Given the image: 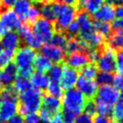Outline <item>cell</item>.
Masks as SVG:
<instances>
[{
	"mask_svg": "<svg viewBox=\"0 0 123 123\" xmlns=\"http://www.w3.org/2000/svg\"><path fill=\"white\" fill-rule=\"evenodd\" d=\"M36 56L34 49L27 46L20 47L14 55V64L17 68V75L29 78L33 73V60Z\"/></svg>",
	"mask_w": 123,
	"mask_h": 123,
	"instance_id": "obj_1",
	"label": "cell"
},
{
	"mask_svg": "<svg viewBox=\"0 0 123 123\" xmlns=\"http://www.w3.org/2000/svg\"><path fill=\"white\" fill-rule=\"evenodd\" d=\"M42 92L34 88H30L19 95L20 103H18V112L22 116L31 112H37L41 107Z\"/></svg>",
	"mask_w": 123,
	"mask_h": 123,
	"instance_id": "obj_2",
	"label": "cell"
},
{
	"mask_svg": "<svg viewBox=\"0 0 123 123\" xmlns=\"http://www.w3.org/2000/svg\"><path fill=\"white\" fill-rule=\"evenodd\" d=\"M87 99L82 92L76 88L67 90L62 95L61 106L63 111H67L74 113L75 115H79L84 111V107Z\"/></svg>",
	"mask_w": 123,
	"mask_h": 123,
	"instance_id": "obj_3",
	"label": "cell"
},
{
	"mask_svg": "<svg viewBox=\"0 0 123 123\" xmlns=\"http://www.w3.org/2000/svg\"><path fill=\"white\" fill-rule=\"evenodd\" d=\"M55 13V28L58 31H66L69 24L75 21L76 16V8L71 5L53 3Z\"/></svg>",
	"mask_w": 123,
	"mask_h": 123,
	"instance_id": "obj_4",
	"label": "cell"
},
{
	"mask_svg": "<svg viewBox=\"0 0 123 123\" xmlns=\"http://www.w3.org/2000/svg\"><path fill=\"white\" fill-rule=\"evenodd\" d=\"M31 31L42 44H46L49 42L55 33V25L51 21L42 17L38 18L32 23Z\"/></svg>",
	"mask_w": 123,
	"mask_h": 123,
	"instance_id": "obj_5",
	"label": "cell"
},
{
	"mask_svg": "<svg viewBox=\"0 0 123 123\" xmlns=\"http://www.w3.org/2000/svg\"><path fill=\"white\" fill-rule=\"evenodd\" d=\"M101 49L102 50L99 51V56L95 62L98 71L113 73L116 70V52L110 46H104Z\"/></svg>",
	"mask_w": 123,
	"mask_h": 123,
	"instance_id": "obj_6",
	"label": "cell"
},
{
	"mask_svg": "<svg viewBox=\"0 0 123 123\" xmlns=\"http://www.w3.org/2000/svg\"><path fill=\"white\" fill-rule=\"evenodd\" d=\"M120 94V91H118L112 85H104L98 87L95 96L107 104L113 106L119 102Z\"/></svg>",
	"mask_w": 123,
	"mask_h": 123,
	"instance_id": "obj_7",
	"label": "cell"
},
{
	"mask_svg": "<svg viewBox=\"0 0 123 123\" xmlns=\"http://www.w3.org/2000/svg\"><path fill=\"white\" fill-rule=\"evenodd\" d=\"M17 31V33L20 37L21 41H24L25 46H27V47L32 49L34 50L40 49L42 47V43L33 34L30 25H28L27 24H23Z\"/></svg>",
	"mask_w": 123,
	"mask_h": 123,
	"instance_id": "obj_8",
	"label": "cell"
},
{
	"mask_svg": "<svg viewBox=\"0 0 123 123\" xmlns=\"http://www.w3.org/2000/svg\"><path fill=\"white\" fill-rule=\"evenodd\" d=\"M92 18L95 22L108 23L110 24L116 18L115 6L111 3H104L95 13L92 14Z\"/></svg>",
	"mask_w": 123,
	"mask_h": 123,
	"instance_id": "obj_9",
	"label": "cell"
},
{
	"mask_svg": "<svg viewBox=\"0 0 123 123\" xmlns=\"http://www.w3.org/2000/svg\"><path fill=\"white\" fill-rule=\"evenodd\" d=\"M76 89H78L86 99H92L96 95V92L98 89V85L95 80H90L83 77L82 75H79L76 84Z\"/></svg>",
	"mask_w": 123,
	"mask_h": 123,
	"instance_id": "obj_10",
	"label": "cell"
},
{
	"mask_svg": "<svg viewBox=\"0 0 123 123\" xmlns=\"http://www.w3.org/2000/svg\"><path fill=\"white\" fill-rule=\"evenodd\" d=\"M41 49V54L44 55L46 58H48L52 63L60 64L65 60L66 51L63 49L56 47L49 43L44 44V46H42Z\"/></svg>",
	"mask_w": 123,
	"mask_h": 123,
	"instance_id": "obj_11",
	"label": "cell"
},
{
	"mask_svg": "<svg viewBox=\"0 0 123 123\" xmlns=\"http://www.w3.org/2000/svg\"><path fill=\"white\" fill-rule=\"evenodd\" d=\"M0 22H2L10 31L18 30L22 25V20L11 8H6L0 12Z\"/></svg>",
	"mask_w": 123,
	"mask_h": 123,
	"instance_id": "obj_12",
	"label": "cell"
},
{
	"mask_svg": "<svg viewBox=\"0 0 123 123\" xmlns=\"http://www.w3.org/2000/svg\"><path fill=\"white\" fill-rule=\"evenodd\" d=\"M78 71L76 69L71 68L68 66H63V71L59 80V85L63 90H69L75 88L77 78H78Z\"/></svg>",
	"mask_w": 123,
	"mask_h": 123,
	"instance_id": "obj_13",
	"label": "cell"
},
{
	"mask_svg": "<svg viewBox=\"0 0 123 123\" xmlns=\"http://www.w3.org/2000/svg\"><path fill=\"white\" fill-rule=\"evenodd\" d=\"M66 66L74 69H81L89 64L87 53L84 51H75L68 54L65 58Z\"/></svg>",
	"mask_w": 123,
	"mask_h": 123,
	"instance_id": "obj_14",
	"label": "cell"
},
{
	"mask_svg": "<svg viewBox=\"0 0 123 123\" xmlns=\"http://www.w3.org/2000/svg\"><path fill=\"white\" fill-rule=\"evenodd\" d=\"M21 39L17 32L15 31H9L8 33L5 35L1 40V44L3 47V49L8 50V51L15 52L20 48Z\"/></svg>",
	"mask_w": 123,
	"mask_h": 123,
	"instance_id": "obj_15",
	"label": "cell"
},
{
	"mask_svg": "<svg viewBox=\"0 0 123 123\" xmlns=\"http://www.w3.org/2000/svg\"><path fill=\"white\" fill-rule=\"evenodd\" d=\"M41 108L46 110L50 114L54 115L56 113L59 112V110L61 108V102H60L59 98H57L55 96L46 93V94L42 95Z\"/></svg>",
	"mask_w": 123,
	"mask_h": 123,
	"instance_id": "obj_16",
	"label": "cell"
},
{
	"mask_svg": "<svg viewBox=\"0 0 123 123\" xmlns=\"http://www.w3.org/2000/svg\"><path fill=\"white\" fill-rule=\"evenodd\" d=\"M17 75V68L14 63H9L0 70V81L3 86H10Z\"/></svg>",
	"mask_w": 123,
	"mask_h": 123,
	"instance_id": "obj_17",
	"label": "cell"
},
{
	"mask_svg": "<svg viewBox=\"0 0 123 123\" xmlns=\"http://www.w3.org/2000/svg\"><path fill=\"white\" fill-rule=\"evenodd\" d=\"M29 81L32 88L39 90V91H42L47 88L49 83V79L46 73L34 72L29 77Z\"/></svg>",
	"mask_w": 123,
	"mask_h": 123,
	"instance_id": "obj_18",
	"label": "cell"
},
{
	"mask_svg": "<svg viewBox=\"0 0 123 123\" xmlns=\"http://www.w3.org/2000/svg\"><path fill=\"white\" fill-rule=\"evenodd\" d=\"M105 3V0H78V6L88 14H93Z\"/></svg>",
	"mask_w": 123,
	"mask_h": 123,
	"instance_id": "obj_19",
	"label": "cell"
},
{
	"mask_svg": "<svg viewBox=\"0 0 123 123\" xmlns=\"http://www.w3.org/2000/svg\"><path fill=\"white\" fill-rule=\"evenodd\" d=\"M52 62L46 58L44 55L36 54L35 58L33 60V69L36 70V72H41V73H47L51 68Z\"/></svg>",
	"mask_w": 123,
	"mask_h": 123,
	"instance_id": "obj_20",
	"label": "cell"
},
{
	"mask_svg": "<svg viewBox=\"0 0 123 123\" xmlns=\"http://www.w3.org/2000/svg\"><path fill=\"white\" fill-rule=\"evenodd\" d=\"M31 7V3L28 0H16V2L13 5V10L21 20H24Z\"/></svg>",
	"mask_w": 123,
	"mask_h": 123,
	"instance_id": "obj_21",
	"label": "cell"
},
{
	"mask_svg": "<svg viewBox=\"0 0 123 123\" xmlns=\"http://www.w3.org/2000/svg\"><path fill=\"white\" fill-rule=\"evenodd\" d=\"M11 86H12V88L14 89V92H16L17 94H19V95H20L21 93L26 92L30 88H31L29 78L23 77V76H20V75H16L14 83L12 84Z\"/></svg>",
	"mask_w": 123,
	"mask_h": 123,
	"instance_id": "obj_22",
	"label": "cell"
},
{
	"mask_svg": "<svg viewBox=\"0 0 123 123\" xmlns=\"http://www.w3.org/2000/svg\"><path fill=\"white\" fill-rule=\"evenodd\" d=\"M93 102H94L95 111L97 115L103 116V117H108V118H109V116H111L112 106L109 105V104H107V103L103 102V101H101L97 97H94Z\"/></svg>",
	"mask_w": 123,
	"mask_h": 123,
	"instance_id": "obj_23",
	"label": "cell"
},
{
	"mask_svg": "<svg viewBox=\"0 0 123 123\" xmlns=\"http://www.w3.org/2000/svg\"><path fill=\"white\" fill-rule=\"evenodd\" d=\"M108 46H110L114 50L123 49V33L122 32H114L111 33L108 39Z\"/></svg>",
	"mask_w": 123,
	"mask_h": 123,
	"instance_id": "obj_24",
	"label": "cell"
},
{
	"mask_svg": "<svg viewBox=\"0 0 123 123\" xmlns=\"http://www.w3.org/2000/svg\"><path fill=\"white\" fill-rule=\"evenodd\" d=\"M40 9V14L42 18H45L49 21H55V13L53 8V3L52 2H45L41 4V6Z\"/></svg>",
	"mask_w": 123,
	"mask_h": 123,
	"instance_id": "obj_25",
	"label": "cell"
},
{
	"mask_svg": "<svg viewBox=\"0 0 123 123\" xmlns=\"http://www.w3.org/2000/svg\"><path fill=\"white\" fill-rule=\"evenodd\" d=\"M68 41V37L65 33H63V31H57L53 34L51 40L49 41V43L51 45H54L56 47L65 49V47L67 45Z\"/></svg>",
	"mask_w": 123,
	"mask_h": 123,
	"instance_id": "obj_26",
	"label": "cell"
},
{
	"mask_svg": "<svg viewBox=\"0 0 123 123\" xmlns=\"http://www.w3.org/2000/svg\"><path fill=\"white\" fill-rule=\"evenodd\" d=\"M98 69L96 68L95 64L91 63L85 66L83 68H81V75L83 77L90 80H95L97 74H98Z\"/></svg>",
	"mask_w": 123,
	"mask_h": 123,
	"instance_id": "obj_27",
	"label": "cell"
},
{
	"mask_svg": "<svg viewBox=\"0 0 123 123\" xmlns=\"http://www.w3.org/2000/svg\"><path fill=\"white\" fill-rule=\"evenodd\" d=\"M114 80V75L113 73L109 72H98L97 76L95 78V82L97 85L104 86V85H112Z\"/></svg>",
	"mask_w": 123,
	"mask_h": 123,
	"instance_id": "obj_28",
	"label": "cell"
},
{
	"mask_svg": "<svg viewBox=\"0 0 123 123\" xmlns=\"http://www.w3.org/2000/svg\"><path fill=\"white\" fill-rule=\"evenodd\" d=\"M62 71H63V66L61 64H54V65H52L51 68L48 71V76L49 81L59 82L62 75Z\"/></svg>",
	"mask_w": 123,
	"mask_h": 123,
	"instance_id": "obj_29",
	"label": "cell"
},
{
	"mask_svg": "<svg viewBox=\"0 0 123 123\" xmlns=\"http://www.w3.org/2000/svg\"><path fill=\"white\" fill-rule=\"evenodd\" d=\"M47 93L49 95L55 96L57 98H60L63 95V89L60 86L59 83L58 82H53V81H49L48 86H47Z\"/></svg>",
	"mask_w": 123,
	"mask_h": 123,
	"instance_id": "obj_30",
	"label": "cell"
},
{
	"mask_svg": "<svg viewBox=\"0 0 123 123\" xmlns=\"http://www.w3.org/2000/svg\"><path fill=\"white\" fill-rule=\"evenodd\" d=\"M94 29L95 31L102 34L103 37H109L111 33V26L108 23H102V22H94Z\"/></svg>",
	"mask_w": 123,
	"mask_h": 123,
	"instance_id": "obj_31",
	"label": "cell"
},
{
	"mask_svg": "<svg viewBox=\"0 0 123 123\" xmlns=\"http://www.w3.org/2000/svg\"><path fill=\"white\" fill-rule=\"evenodd\" d=\"M111 116L112 117L114 121H119L123 123V104L120 102H118L112 106L111 109Z\"/></svg>",
	"mask_w": 123,
	"mask_h": 123,
	"instance_id": "obj_32",
	"label": "cell"
},
{
	"mask_svg": "<svg viewBox=\"0 0 123 123\" xmlns=\"http://www.w3.org/2000/svg\"><path fill=\"white\" fill-rule=\"evenodd\" d=\"M14 52L8 51L6 49H3L0 52V69L4 68L6 66L11 63L12 59L14 58Z\"/></svg>",
	"mask_w": 123,
	"mask_h": 123,
	"instance_id": "obj_33",
	"label": "cell"
},
{
	"mask_svg": "<svg viewBox=\"0 0 123 123\" xmlns=\"http://www.w3.org/2000/svg\"><path fill=\"white\" fill-rule=\"evenodd\" d=\"M40 9L38 8L37 6H31V7L30 8V10L28 12L26 17L24 19V21L26 22H29V23H33L37 20L38 18H40Z\"/></svg>",
	"mask_w": 123,
	"mask_h": 123,
	"instance_id": "obj_34",
	"label": "cell"
},
{
	"mask_svg": "<svg viewBox=\"0 0 123 123\" xmlns=\"http://www.w3.org/2000/svg\"><path fill=\"white\" fill-rule=\"evenodd\" d=\"M115 62H116V71L118 74L123 75V49L118 50L115 57Z\"/></svg>",
	"mask_w": 123,
	"mask_h": 123,
	"instance_id": "obj_35",
	"label": "cell"
},
{
	"mask_svg": "<svg viewBox=\"0 0 123 123\" xmlns=\"http://www.w3.org/2000/svg\"><path fill=\"white\" fill-rule=\"evenodd\" d=\"M83 112L88 114L90 116H94L96 114V111H95V105H94V102H93V99H88L86 101V104H85V107H84V111Z\"/></svg>",
	"mask_w": 123,
	"mask_h": 123,
	"instance_id": "obj_36",
	"label": "cell"
},
{
	"mask_svg": "<svg viewBox=\"0 0 123 123\" xmlns=\"http://www.w3.org/2000/svg\"><path fill=\"white\" fill-rule=\"evenodd\" d=\"M66 31L68 32V34L69 36H71V37H74V36L78 35L79 31H80V26H79L78 23L75 20L73 21L71 24L68 26Z\"/></svg>",
	"mask_w": 123,
	"mask_h": 123,
	"instance_id": "obj_37",
	"label": "cell"
},
{
	"mask_svg": "<svg viewBox=\"0 0 123 123\" xmlns=\"http://www.w3.org/2000/svg\"><path fill=\"white\" fill-rule=\"evenodd\" d=\"M41 117L37 112L28 113L24 118V123H41Z\"/></svg>",
	"mask_w": 123,
	"mask_h": 123,
	"instance_id": "obj_38",
	"label": "cell"
},
{
	"mask_svg": "<svg viewBox=\"0 0 123 123\" xmlns=\"http://www.w3.org/2000/svg\"><path fill=\"white\" fill-rule=\"evenodd\" d=\"M73 123H92V117L85 112H82L76 116Z\"/></svg>",
	"mask_w": 123,
	"mask_h": 123,
	"instance_id": "obj_39",
	"label": "cell"
},
{
	"mask_svg": "<svg viewBox=\"0 0 123 123\" xmlns=\"http://www.w3.org/2000/svg\"><path fill=\"white\" fill-rule=\"evenodd\" d=\"M111 30L116 32H122L123 33V19L115 18L111 24Z\"/></svg>",
	"mask_w": 123,
	"mask_h": 123,
	"instance_id": "obj_40",
	"label": "cell"
},
{
	"mask_svg": "<svg viewBox=\"0 0 123 123\" xmlns=\"http://www.w3.org/2000/svg\"><path fill=\"white\" fill-rule=\"evenodd\" d=\"M112 86L118 91H121L123 92V75L118 74L117 75H114V80H113Z\"/></svg>",
	"mask_w": 123,
	"mask_h": 123,
	"instance_id": "obj_41",
	"label": "cell"
},
{
	"mask_svg": "<svg viewBox=\"0 0 123 123\" xmlns=\"http://www.w3.org/2000/svg\"><path fill=\"white\" fill-rule=\"evenodd\" d=\"M61 114L65 123H73L75 121V118H76V115H75L74 113L72 112L67 111H63Z\"/></svg>",
	"mask_w": 123,
	"mask_h": 123,
	"instance_id": "obj_42",
	"label": "cell"
},
{
	"mask_svg": "<svg viewBox=\"0 0 123 123\" xmlns=\"http://www.w3.org/2000/svg\"><path fill=\"white\" fill-rule=\"evenodd\" d=\"M92 123H111V120L108 117L95 115L94 118H92Z\"/></svg>",
	"mask_w": 123,
	"mask_h": 123,
	"instance_id": "obj_43",
	"label": "cell"
},
{
	"mask_svg": "<svg viewBox=\"0 0 123 123\" xmlns=\"http://www.w3.org/2000/svg\"><path fill=\"white\" fill-rule=\"evenodd\" d=\"M6 123H24V117L20 115L19 113H16L15 115L11 118Z\"/></svg>",
	"mask_w": 123,
	"mask_h": 123,
	"instance_id": "obj_44",
	"label": "cell"
},
{
	"mask_svg": "<svg viewBox=\"0 0 123 123\" xmlns=\"http://www.w3.org/2000/svg\"><path fill=\"white\" fill-rule=\"evenodd\" d=\"M50 120H51V123H65L61 112H58L54 114Z\"/></svg>",
	"mask_w": 123,
	"mask_h": 123,
	"instance_id": "obj_45",
	"label": "cell"
},
{
	"mask_svg": "<svg viewBox=\"0 0 123 123\" xmlns=\"http://www.w3.org/2000/svg\"><path fill=\"white\" fill-rule=\"evenodd\" d=\"M115 11H116V17L123 19V3L118 5L117 7H115Z\"/></svg>",
	"mask_w": 123,
	"mask_h": 123,
	"instance_id": "obj_46",
	"label": "cell"
},
{
	"mask_svg": "<svg viewBox=\"0 0 123 123\" xmlns=\"http://www.w3.org/2000/svg\"><path fill=\"white\" fill-rule=\"evenodd\" d=\"M9 31H10L8 30V28H7L2 22H0V39H2V38L6 34V33H8Z\"/></svg>",
	"mask_w": 123,
	"mask_h": 123,
	"instance_id": "obj_47",
	"label": "cell"
},
{
	"mask_svg": "<svg viewBox=\"0 0 123 123\" xmlns=\"http://www.w3.org/2000/svg\"><path fill=\"white\" fill-rule=\"evenodd\" d=\"M51 1H55L56 3H60V4H66V5H71L74 6L75 4H77L78 0H51Z\"/></svg>",
	"mask_w": 123,
	"mask_h": 123,
	"instance_id": "obj_48",
	"label": "cell"
},
{
	"mask_svg": "<svg viewBox=\"0 0 123 123\" xmlns=\"http://www.w3.org/2000/svg\"><path fill=\"white\" fill-rule=\"evenodd\" d=\"M1 1H2V5L6 8H10L16 2V0H1Z\"/></svg>",
	"mask_w": 123,
	"mask_h": 123,
	"instance_id": "obj_49",
	"label": "cell"
},
{
	"mask_svg": "<svg viewBox=\"0 0 123 123\" xmlns=\"http://www.w3.org/2000/svg\"><path fill=\"white\" fill-rule=\"evenodd\" d=\"M109 1V3H111V4H117V5H120V4H122L123 3V0H108Z\"/></svg>",
	"mask_w": 123,
	"mask_h": 123,
	"instance_id": "obj_50",
	"label": "cell"
},
{
	"mask_svg": "<svg viewBox=\"0 0 123 123\" xmlns=\"http://www.w3.org/2000/svg\"><path fill=\"white\" fill-rule=\"evenodd\" d=\"M119 102H120V103H121L123 104V92L120 94V100H119Z\"/></svg>",
	"mask_w": 123,
	"mask_h": 123,
	"instance_id": "obj_51",
	"label": "cell"
},
{
	"mask_svg": "<svg viewBox=\"0 0 123 123\" xmlns=\"http://www.w3.org/2000/svg\"><path fill=\"white\" fill-rule=\"evenodd\" d=\"M41 123H51V120H41Z\"/></svg>",
	"mask_w": 123,
	"mask_h": 123,
	"instance_id": "obj_52",
	"label": "cell"
},
{
	"mask_svg": "<svg viewBox=\"0 0 123 123\" xmlns=\"http://www.w3.org/2000/svg\"><path fill=\"white\" fill-rule=\"evenodd\" d=\"M2 89H3V85H2V83H1V81H0V92L2 91Z\"/></svg>",
	"mask_w": 123,
	"mask_h": 123,
	"instance_id": "obj_53",
	"label": "cell"
},
{
	"mask_svg": "<svg viewBox=\"0 0 123 123\" xmlns=\"http://www.w3.org/2000/svg\"><path fill=\"white\" fill-rule=\"evenodd\" d=\"M3 50V47H2V44H1V41H0V52Z\"/></svg>",
	"mask_w": 123,
	"mask_h": 123,
	"instance_id": "obj_54",
	"label": "cell"
},
{
	"mask_svg": "<svg viewBox=\"0 0 123 123\" xmlns=\"http://www.w3.org/2000/svg\"><path fill=\"white\" fill-rule=\"evenodd\" d=\"M28 1H29V2H34V3H37L38 2V0H28Z\"/></svg>",
	"mask_w": 123,
	"mask_h": 123,
	"instance_id": "obj_55",
	"label": "cell"
},
{
	"mask_svg": "<svg viewBox=\"0 0 123 123\" xmlns=\"http://www.w3.org/2000/svg\"><path fill=\"white\" fill-rule=\"evenodd\" d=\"M111 123H121V122H119V121H113V122Z\"/></svg>",
	"mask_w": 123,
	"mask_h": 123,
	"instance_id": "obj_56",
	"label": "cell"
},
{
	"mask_svg": "<svg viewBox=\"0 0 123 123\" xmlns=\"http://www.w3.org/2000/svg\"><path fill=\"white\" fill-rule=\"evenodd\" d=\"M0 6H2V1L0 0Z\"/></svg>",
	"mask_w": 123,
	"mask_h": 123,
	"instance_id": "obj_57",
	"label": "cell"
},
{
	"mask_svg": "<svg viewBox=\"0 0 123 123\" xmlns=\"http://www.w3.org/2000/svg\"><path fill=\"white\" fill-rule=\"evenodd\" d=\"M0 123H3V122H2V120H0Z\"/></svg>",
	"mask_w": 123,
	"mask_h": 123,
	"instance_id": "obj_58",
	"label": "cell"
}]
</instances>
